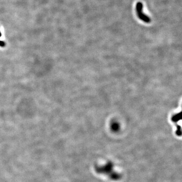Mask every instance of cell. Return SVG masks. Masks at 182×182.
<instances>
[{"mask_svg":"<svg viewBox=\"0 0 182 182\" xmlns=\"http://www.w3.org/2000/svg\"><path fill=\"white\" fill-rule=\"evenodd\" d=\"M136 10L137 15L139 19L147 23H149L150 22V18L143 12V5L141 2H139L137 3L136 6Z\"/></svg>","mask_w":182,"mask_h":182,"instance_id":"6da1fadb","label":"cell"}]
</instances>
